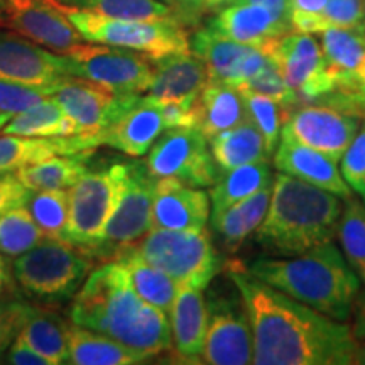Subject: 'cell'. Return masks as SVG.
Masks as SVG:
<instances>
[{"instance_id": "obj_24", "label": "cell", "mask_w": 365, "mask_h": 365, "mask_svg": "<svg viewBox=\"0 0 365 365\" xmlns=\"http://www.w3.org/2000/svg\"><path fill=\"white\" fill-rule=\"evenodd\" d=\"M317 36L335 91H359L365 65V27H328Z\"/></svg>"}, {"instance_id": "obj_28", "label": "cell", "mask_w": 365, "mask_h": 365, "mask_svg": "<svg viewBox=\"0 0 365 365\" xmlns=\"http://www.w3.org/2000/svg\"><path fill=\"white\" fill-rule=\"evenodd\" d=\"M149 357L120 341L75 323L68 327V364L75 365H132Z\"/></svg>"}, {"instance_id": "obj_30", "label": "cell", "mask_w": 365, "mask_h": 365, "mask_svg": "<svg viewBox=\"0 0 365 365\" xmlns=\"http://www.w3.org/2000/svg\"><path fill=\"white\" fill-rule=\"evenodd\" d=\"M68 327L70 323L53 309L29 304L17 336L43 355L49 365H61L68 364Z\"/></svg>"}, {"instance_id": "obj_39", "label": "cell", "mask_w": 365, "mask_h": 365, "mask_svg": "<svg viewBox=\"0 0 365 365\" xmlns=\"http://www.w3.org/2000/svg\"><path fill=\"white\" fill-rule=\"evenodd\" d=\"M44 237L24 205L0 215V254L6 257H19Z\"/></svg>"}, {"instance_id": "obj_3", "label": "cell", "mask_w": 365, "mask_h": 365, "mask_svg": "<svg viewBox=\"0 0 365 365\" xmlns=\"http://www.w3.org/2000/svg\"><path fill=\"white\" fill-rule=\"evenodd\" d=\"M344 202L330 191L279 171L274 176L271 205L255 232V242L272 257L308 252L335 239Z\"/></svg>"}, {"instance_id": "obj_17", "label": "cell", "mask_w": 365, "mask_h": 365, "mask_svg": "<svg viewBox=\"0 0 365 365\" xmlns=\"http://www.w3.org/2000/svg\"><path fill=\"white\" fill-rule=\"evenodd\" d=\"M68 76L63 54L49 51L16 31L0 26V78L49 88L54 93Z\"/></svg>"}, {"instance_id": "obj_49", "label": "cell", "mask_w": 365, "mask_h": 365, "mask_svg": "<svg viewBox=\"0 0 365 365\" xmlns=\"http://www.w3.org/2000/svg\"><path fill=\"white\" fill-rule=\"evenodd\" d=\"M232 4H259V6L269 9L281 24L291 27L289 0H234ZM291 29H293V27H291Z\"/></svg>"}, {"instance_id": "obj_18", "label": "cell", "mask_w": 365, "mask_h": 365, "mask_svg": "<svg viewBox=\"0 0 365 365\" xmlns=\"http://www.w3.org/2000/svg\"><path fill=\"white\" fill-rule=\"evenodd\" d=\"M190 49L205 63L210 80L225 81L234 86L244 85L269 61L264 49L237 43L210 24L196 31L190 39Z\"/></svg>"}, {"instance_id": "obj_47", "label": "cell", "mask_w": 365, "mask_h": 365, "mask_svg": "<svg viewBox=\"0 0 365 365\" xmlns=\"http://www.w3.org/2000/svg\"><path fill=\"white\" fill-rule=\"evenodd\" d=\"M29 193L31 190L24 186L17 173L0 175V215L16 207H22Z\"/></svg>"}, {"instance_id": "obj_60", "label": "cell", "mask_w": 365, "mask_h": 365, "mask_svg": "<svg viewBox=\"0 0 365 365\" xmlns=\"http://www.w3.org/2000/svg\"><path fill=\"white\" fill-rule=\"evenodd\" d=\"M164 2H168V4H173V2H176V0H164Z\"/></svg>"}, {"instance_id": "obj_53", "label": "cell", "mask_w": 365, "mask_h": 365, "mask_svg": "<svg viewBox=\"0 0 365 365\" xmlns=\"http://www.w3.org/2000/svg\"><path fill=\"white\" fill-rule=\"evenodd\" d=\"M344 105L349 112L355 113V115L362 117L365 120V95L359 93V91H349L344 95Z\"/></svg>"}, {"instance_id": "obj_41", "label": "cell", "mask_w": 365, "mask_h": 365, "mask_svg": "<svg viewBox=\"0 0 365 365\" xmlns=\"http://www.w3.org/2000/svg\"><path fill=\"white\" fill-rule=\"evenodd\" d=\"M235 88L250 90V91H257V93L267 95V97H271L276 100V102H279L282 107L289 112L301 103L299 97L289 88V86H287L284 78H282L279 68H277V65L271 58H269L267 65L264 66L257 75H254L252 78L245 81L244 85L235 86Z\"/></svg>"}, {"instance_id": "obj_48", "label": "cell", "mask_w": 365, "mask_h": 365, "mask_svg": "<svg viewBox=\"0 0 365 365\" xmlns=\"http://www.w3.org/2000/svg\"><path fill=\"white\" fill-rule=\"evenodd\" d=\"M4 357H6L7 364L14 365H49V362L43 355L36 352L34 349H31L19 336L12 341V345L9 346Z\"/></svg>"}, {"instance_id": "obj_31", "label": "cell", "mask_w": 365, "mask_h": 365, "mask_svg": "<svg viewBox=\"0 0 365 365\" xmlns=\"http://www.w3.org/2000/svg\"><path fill=\"white\" fill-rule=\"evenodd\" d=\"M208 145L220 173L242 164L269 159L264 137L252 120L210 137Z\"/></svg>"}, {"instance_id": "obj_2", "label": "cell", "mask_w": 365, "mask_h": 365, "mask_svg": "<svg viewBox=\"0 0 365 365\" xmlns=\"http://www.w3.org/2000/svg\"><path fill=\"white\" fill-rule=\"evenodd\" d=\"M70 322L154 357L173 349L168 313L137 294L118 259L91 269L71 299Z\"/></svg>"}, {"instance_id": "obj_54", "label": "cell", "mask_w": 365, "mask_h": 365, "mask_svg": "<svg viewBox=\"0 0 365 365\" xmlns=\"http://www.w3.org/2000/svg\"><path fill=\"white\" fill-rule=\"evenodd\" d=\"M205 2H207V0H176V4L185 11L186 16H188V14L202 12Z\"/></svg>"}, {"instance_id": "obj_57", "label": "cell", "mask_w": 365, "mask_h": 365, "mask_svg": "<svg viewBox=\"0 0 365 365\" xmlns=\"http://www.w3.org/2000/svg\"><path fill=\"white\" fill-rule=\"evenodd\" d=\"M357 364H365V346H362V345H360V350H359Z\"/></svg>"}, {"instance_id": "obj_37", "label": "cell", "mask_w": 365, "mask_h": 365, "mask_svg": "<svg viewBox=\"0 0 365 365\" xmlns=\"http://www.w3.org/2000/svg\"><path fill=\"white\" fill-rule=\"evenodd\" d=\"M24 207L46 237L65 240L70 220L68 190H31Z\"/></svg>"}, {"instance_id": "obj_10", "label": "cell", "mask_w": 365, "mask_h": 365, "mask_svg": "<svg viewBox=\"0 0 365 365\" xmlns=\"http://www.w3.org/2000/svg\"><path fill=\"white\" fill-rule=\"evenodd\" d=\"M66 73L112 93H145L154 68L148 54L107 44H83L63 54Z\"/></svg>"}, {"instance_id": "obj_29", "label": "cell", "mask_w": 365, "mask_h": 365, "mask_svg": "<svg viewBox=\"0 0 365 365\" xmlns=\"http://www.w3.org/2000/svg\"><path fill=\"white\" fill-rule=\"evenodd\" d=\"M250 120L240 90L225 81L208 80L200 95L198 129L210 137Z\"/></svg>"}, {"instance_id": "obj_38", "label": "cell", "mask_w": 365, "mask_h": 365, "mask_svg": "<svg viewBox=\"0 0 365 365\" xmlns=\"http://www.w3.org/2000/svg\"><path fill=\"white\" fill-rule=\"evenodd\" d=\"M336 237L346 262L365 284V205L354 195L345 200Z\"/></svg>"}, {"instance_id": "obj_59", "label": "cell", "mask_w": 365, "mask_h": 365, "mask_svg": "<svg viewBox=\"0 0 365 365\" xmlns=\"http://www.w3.org/2000/svg\"><path fill=\"white\" fill-rule=\"evenodd\" d=\"M6 4L7 0H0V21H2V14H4V9H6Z\"/></svg>"}, {"instance_id": "obj_43", "label": "cell", "mask_w": 365, "mask_h": 365, "mask_svg": "<svg viewBox=\"0 0 365 365\" xmlns=\"http://www.w3.org/2000/svg\"><path fill=\"white\" fill-rule=\"evenodd\" d=\"M29 304L17 294H9L0 298V359H4L7 349L17 339Z\"/></svg>"}, {"instance_id": "obj_6", "label": "cell", "mask_w": 365, "mask_h": 365, "mask_svg": "<svg viewBox=\"0 0 365 365\" xmlns=\"http://www.w3.org/2000/svg\"><path fill=\"white\" fill-rule=\"evenodd\" d=\"M54 4L88 43L132 49L148 54L150 59L191 51L188 33L180 17L156 21L113 19L83 9L63 6L56 0Z\"/></svg>"}, {"instance_id": "obj_55", "label": "cell", "mask_w": 365, "mask_h": 365, "mask_svg": "<svg viewBox=\"0 0 365 365\" xmlns=\"http://www.w3.org/2000/svg\"><path fill=\"white\" fill-rule=\"evenodd\" d=\"M232 2H234V0H207V2H205L203 11H210V12L220 11V9L230 6Z\"/></svg>"}, {"instance_id": "obj_20", "label": "cell", "mask_w": 365, "mask_h": 365, "mask_svg": "<svg viewBox=\"0 0 365 365\" xmlns=\"http://www.w3.org/2000/svg\"><path fill=\"white\" fill-rule=\"evenodd\" d=\"M272 163L281 173L330 191V193L340 196L341 200L352 196V188L346 185L339 170V164H336L339 161L317 149L308 148L307 144L296 140L286 130L281 132V139L276 153H274Z\"/></svg>"}, {"instance_id": "obj_8", "label": "cell", "mask_w": 365, "mask_h": 365, "mask_svg": "<svg viewBox=\"0 0 365 365\" xmlns=\"http://www.w3.org/2000/svg\"><path fill=\"white\" fill-rule=\"evenodd\" d=\"M125 163L88 170L68 190L70 220L65 242L88 254L102 239L124 186Z\"/></svg>"}, {"instance_id": "obj_50", "label": "cell", "mask_w": 365, "mask_h": 365, "mask_svg": "<svg viewBox=\"0 0 365 365\" xmlns=\"http://www.w3.org/2000/svg\"><path fill=\"white\" fill-rule=\"evenodd\" d=\"M354 327L352 330L359 340H365V289L359 291L357 298H355L354 303Z\"/></svg>"}, {"instance_id": "obj_19", "label": "cell", "mask_w": 365, "mask_h": 365, "mask_svg": "<svg viewBox=\"0 0 365 365\" xmlns=\"http://www.w3.org/2000/svg\"><path fill=\"white\" fill-rule=\"evenodd\" d=\"M164 130L166 125L161 103L150 95H139L135 103L110 127L97 134L102 145L120 150L130 158H140L149 153Z\"/></svg>"}, {"instance_id": "obj_42", "label": "cell", "mask_w": 365, "mask_h": 365, "mask_svg": "<svg viewBox=\"0 0 365 365\" xmlns=\"http://www.w3.org/2000/svg\"><path fill=\"white\" fill-rule=\"evenodd\" d=\"M53 90L38 88L17 83V81L0 78V113L14 117L17 113L34 107L46 97H51Z\"/></svg>"}, {"instance_id": "obj_27", "label": "cell", "mask_w": 365, "mask_h": 365, "mask_svg": "<svg viewBox=\"0 0 365 365\" xmlns=\"http://www.w3.org/2000/svg\"><path fill=\"white\" fill-rule=\"evenodd\" d=\"M272 186L274 181L217 215H212L213 230L228 252H235L261 227L271 205Z\"/></svg>"}, {"instance_id": "obj_22", "label": "cell", "mask_w": 365, "mask_h": 365, "mask_svg": "<svg viewBox=\"0 0 365 365\" xmlns=\"http://www.w3.org/2000/svg\"><path fill=\"white\" fill-rule=\"evenodd\" d=\"M98 134L29 137L0 134V175L17 173L59 154H76L100 148Z\"/></svg>"}, {"instance_id": "obj_35", "label": "cell", "mask_w": 365, "mask_h": 365, "mask_svg": "<svg viewBox=\"0 0 365 365\" xmlns=\"http://www.w3.org/2000/svg\"><path fill=\"white\" fill-rule=\"evenodd\" d=\"M2 134L29 137H58L80 134L73 118L53 97H46L34 107L9 118Z\"/></svg>"}, {"instance_id": "obj_5", "label": "cell", "mask_w": 365, "mask_h": 365, "mask_svg": "<svg viewBox=\"0 0 365 365\" xmlns=\"http://www.w3.org/2000/svg\"><path fill=\"white\" fill-rule=\"evenodd\" d=\"M91 269L93 259L88 254L51 237H44L12 264L14 279L22 293L46 307L75 298Z\"/></svg>"}, {"instance_id": "obj_15", "label": "cell", "mask_w": 365, "mask_h": 365, "mask_svg": "<svg viewBox=\"0 0 365 365\" xmlns=\"http://www.w3.org/2000/svg\"><path fill=\"white\" fill-rule=\"evenodd\" d=\"M0 26L58 54L71 51L85 41L54 0H7Z\"/></svg>"}, {"instance_id": "obj_13", "label": "cell", "mask_w": 365, "mask_h": 365, "mask_svg": "<svg viewBox=\"0 0 365 365\" xmlns=\"http://www.w3.org/2000/svg\"><path fill=\"white\" fill-rule=\"evenodd\" d=\"M264 51L279 68L282 78L301 103L314 102L336 90L322 48L312 34L291 31L271 41Z\"/></svg>"}, {"instance_id": "obj_16", "label": "cell", "mask_w": 365, "mask_h": 365, "mask_svg": "<svg viewBox=\"0 0 365 365\" xmlns=\"http://www.w3.org/2000/svg\"><path fill=\"white\" fill-rule=\"evenodd\" d=\"M143 93H112L90 81L68 76L51 97L73 118L80 134H97L110 127Z\"/></svg>"}, {"instance_id": "obj_23", "label": "cell", "mask_w": 365, "mask_h": 365, "mask_svg": "<svg viewBox=\"0 0 365 365\" xmlns=\"http://www.w3.org/2000/svg\"><path fill=\"white\" fill-rule=\"evenodd\" d=\"M168 314L176 354L186 362H202L208 330V308L202 287L181 284Z\"/></svg>"}, {"instance_id": "obj_9", "label": "cell", "mask_w": 365, "mask_h": 365, "mask_svg": "<svg viewBox=\"0 0 365 365\" xmlns=\"http://www.w3.org/2000/svg\"><path fill=\"white\" fill-rule=\"evenodd\" d=\"M156 178L140 159L125 161L124 186L102 239L88 255L93 261H110L135 245L153 228Z\"/></svg>"}, {"instance_id": "obj_36", "label": "cell", "mask_w": 365, "mask_h": 365, "mask_svg": "<svg viewBox=\"0 0 365 365\" xmlns=\"http://www.w3.org/2000/svg\"><path fill=\"white\" fill-rule=\"evenodd\" d=\"M56 2L113 19L156 21L178 17L171 4L163 0H56Z\"/></svg>"}, {"instance_id": "obj_7", "label": "cell", "mask_w": 365, "mask_h": 365, "mask_svg": "<svg viewBox=\"0 0 365 365\" xmlns=\"http://www.w3.org/2000/svg\"><path fill=\"white\" fill-rule=\"evenodd\" d=\"M130 249L181 284L205 289L220 271V259L207 230L150 228Z\"/></svg>"}, {"instance_id": "obj_4", "label": "cell", "mask_w": 365, "mask_h": 365, "mask_svg": "<svg viewBox=\"0 0 365 365\" xmlns=\"http://www.w3.org/2000/svg\"><path fill=\"white\" fill-rule=\"evenodd\" d=\"M252 276L339 322L352 314L360 279L335 242L294 257H259L247 266Z\"/></svg>"}, {"instance_id": "obj_62", "label": "cell", "mask_w": 365, "mask_h": 365, "mask_svg": "<svg viewBox=\"0 0 365 365\" xmlns=\"http://www.w3.org/2000/svg\"><path fill=\"white\" fill-rule=\"evenodd\" d=\"M364 200H365V196H364Z\"/></svg>"}, {"instance_id": "obj_1", "label": "cell", "mask_w": 365, "mask_h": 365, "mask_svg": "<svg viewBox=\"0 0 365 365\" xmlns=\"http://www.w3.org/2000/svg\"><path fill=\"white\" fill-rule=\"evenodd\" d=\"M227 276L239 289L252 328L255 365L357 364L360 344L352 327L274 289L239 261Z\"/></svg>"}, {"instance_id": "obj_12", "label": "cell", "mask_w": 365, "mask_h": 365, "mask_svg": "<svg viewBox=\"0 0 365 365\" xmlns=\"http://www.w3.org/2000/svg\"><path fill=\"white\" fill-rule=\"evenodd\" d=\"M207 308L208 330L202 362L210 365L252 364V328L237 286L232 293L210 294Z\"/></svg>"}, {"instance_id": "obj_45", "label": "cell", "mask_w": 365, "mask_h": 365, "mask_svg": "<svg viewBox=\"0 0 365 365\" xmlns=\"http://www.w3.org/2000/svg\"><path fill=\"white\" fill-rule=\"evenodd\" d=\"M319 16L327 27H360L364 26L365 0H328Z\"/></svg>"}, {"instance_id": "obj_52", "label": "cell", "mask_w": 365, "mask_h": 365, "mask_svg": "<svg viewBox=\"0 0 365 365\" xmlns=\"http://www.w3.org/2000/svg\"><path fill=\"white\" fill-rule=\"evenodd\" d=\"M14 282H16V279H14L6 255L0 254V298L9 294H16L14 293Z\"/></svg>"}, {"instance_id": "obj_21", "label": "cell", "mask_w": 365, "mask_h": 365, "mask_svg": "<svg viewBox=\"0 0 365 365\" xmlns=\"http://www.w3.org/2000/svg\"><path fill=\"white\" fill-rule=\"evenodd\" d=\"M210 210V195L202 188H195L171 178L156 180L153 228L205 230Z\"/></svg>"}, {"instance_id": "obj_40", "label": "cell", "mask_w": 365, "mask_h": 365, "mask_svg": "<svg viewBox=\"0 0 365 365\" xmlns=\"http://www.w3.org/2000/svg\"><path fill=\"white\" fill-rule=\"evenodd\" d=\"M240 93L245 100V105H247L250 120H252L255 127L261 130V134L264 137L267 158L274 156L277 144H279L282 127H284L287 115H289V110H286V108L274 98L267 97V95L257 93V91L240 90Z\"/></svg>"}, {"instance_id": "obj_11", "label": "cell", "mask_w": 365, "mask_h": 365, "mask_svg": "<svg viewBox=\"0 0 365 365\" xmlns=\"http://www.w3.org/2000/svg\"><path fill=\"white\" fill-rule=\"evenodd\" d=\"M145 164L156 180L171 178L195 188H210L222 175L208 139L196 127L164 130L149 149Z\"/></svg>"}, {"instance_id": "obj_33", "label": "cell", "mask_w": 365, "mask_h": 365, "mask_svg": "<svg viewBox=\"0 0 365 365\" xmlns=\"http://www.w3.org/2000/svg\"><path fill=\"white\" fill-rule=\"evenodd\" d=\"M272 181L269 159L242 164L234 170L223 171L215 185L210 186L208 195L210 203H212V215H217L234 203L247 198Z\"/></svg>"}, {"instance_id": "obj_26", "label": "cell", "mask_w": 365, "mask_h": 365, "mask_svg": "<svg viewBox=\"0 0 365 365\" xmlns=\"http://www.w3.org/2000/svg\"><path fill=\"white\" fill-rule=\"evenodd\" d=\"M210 26L237 43L264 49L271 41L291 33L276 16L259 4H232L220 9Z\"/></svg>"}, {"instance_id": "obj_25", "label": "cell", "mask_w": 365, "mask_h": 365, "mask_svg": "<svg viewBox=\"0 0 365 365\" xmlns=\"http://www.w3.org/2000/svg\"><path fill=\"white\" fill-rule=\"evenodd\" d=\"M154 68L148 95L159 102L200 98L210 76L205 63L193 53H171L150 59Z\"/></svg>"}, {"instance_id": "obj_58", "label": "cell", "mask_w": 365, "mask_h": 365, "mask_svg": "<svg viewBox=\"0 0 365 365\" xmlns=\"http://www.w3.org/2000/svg\"><path fill=\"white\" fill-rule=\"evenodd\" d=\"M9 118H11V117H9V115H2V113H0V134H2V129H4V125L7 124V122H9Z\"/></svg>"}, {"instance_id": "obj_56", "label": "cell", "mask_w": 365, "mask_h": 365, "mask_svg": "<svg viewBox=\"0 0 365 365\" xmlns=\"http://www.w3.org/2000/svg\"><path fill=\"white\" fill-rule=\"evenodd\" d=\"M359 93L365 95V65H364V71H362V76H360V88H359Z\"/></svg>"}, {"instance_id": "obj_34", "label": "cell", "mask_w": 365, "mask_h": 365, "mask_svg": "<svg viewBox=\"0 0 365 365\" xmlns=\"http://www.w3.org/2000/svg\"><path fill=\"white\" fill-rule=\"evenodd\" d=\"M115 259L124 264L127 272H129L130 282L137 291V294L143 298L145 303L153 304L164 313H170L175 301L178 289L181 282L173 279L166 272L158 269L153 264L144 261L140 255H137L132 249H125Z\"/></svg>"}, {"instance_id": "obj_46", "label": "cell", "mask_w": 365, "mask_h": 365, "mask_svg": "<svg viewBox=\"0 0 365 365\" xmlns=\"http://www.w3.org/2000/svg\"><path fill=\"white\" fill-rule=\"evenodd\" d=\"M159 102V100H158ZM163 107V117L166 129H182L196 127L200 122V98L196 100H175V102H159Z\"/></svg>"}, {"instance_id": "obj_61", "label": "cell", "mask_w": 365, "mask_h": 365, "mask_svg": "<svg viewBox=\"0 0 365 365\" xmlns=\"http://www.w3.org/2000/svg\"><path fill=\"white\" fill-rule=\"evenodd\" d=\"M364 27H365V16H364Z\"/></svg>"}, {"instance_id": "obj_32", "label": "cell", "mask_w": 365, "mask_h": 365, "mask_svg": "<svg viewBox=\"0 0 365 365\" xmlns=\"http://www.w3.org/2000/svg\"><path fill=\"white\" fill-rule=\"evenodd\" d=\"M95 149L76 154H59L17 171L19 180L29 190H70L86 171Z\"/></svg>"}, {"instance_id": "obj_14", "label": "cell", "mask_w": 365, "mask_h": 365, "mask_svg": "<svg viewBox=\"0 0 365 365\" xmlns=\"http://www.w3.org/2000/svg\"><path fill=\"white\" fill-rule=\"evenodd\" d=\"M364 118L323 100L299 103L287 115L282 130L296 140L340 161L357 135Z\"/></svg>"}, {"instance_id": "obj_44", "label": "cell", "mask_w": 365, "mask_h": 365, "mask_svg": "<svg viewBox=\"0 0 365 365\" xmlns=\"http://www.w3.org/2000/svg\"><path fill=\"white\" fill-rule=\"evenodd\" d=\"M340 161V173L346 185L360 196H365V120Z\"/></svg>"}, {"instance_id": "obj_51", "label": "cell", "mask_w": 365, "mask_h": 365, "mask_svg": "<svg viewBox=\"0 0 365 365\" xmlns=\"http://www.w3.org/2000/svg\"><path fill=\"white\" fill-rule=\"evenodd\" d=\"M327 2L328 0H289V9L291 14H322Z\"/></svg>"}]
</instances>
